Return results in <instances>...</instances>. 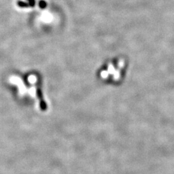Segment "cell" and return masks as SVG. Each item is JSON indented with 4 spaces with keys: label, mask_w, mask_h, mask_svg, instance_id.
Returning a JSON list of instances; mask_svg holds the SVG:
<instances>
[{
    "label": "cell",
    "mask_w": 174,
    "mask_h": 174,
    "mask_svg": "<svg viewBox=\"0 0 174 174\" xmlns=\"http://www.w3.org/2000/svg\"><path fill=\"white\" fill-rule=\"evenodd\" d=\"M28 3L29 4V6L30 7H34L36 5V0H27Z\"/></svg>",
    "instance_id": "cell-3"
},
{
    "label": "cell",
    "mask_w": 174,
    "mask_h": 174,
    "mask_svg": "<svg viewBox=\"0 0 174 174\" xmlns=\"http://www.w3.org/2000/svg\"><path fill=\"white\" fill-rule=\"evenodd\" d=\"M38 5L39 7L40 8L44 9V8H45L47 7V3L45 1H44V0H40L38 3Z\"/></svg>",
    "instance_id": "cell-2"
},
{
    "label": "cell",
    "mask_w": 174,
    "mask_h": 174,
    "mask_svg": "<svg viewBox=\"0 0 174 174\" xmlns=\"http://www.w3.org/2000/svg\"><path fill=\"white\" fill-rule=\"evenodd\" d=\"M17 5H18V7H19L21 8H27L29 7H30L28 3H26L23 1H18V3H17Z\"/></svg>",
    "instance_id": "cell-1"
}]
</instances>
